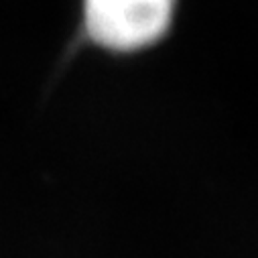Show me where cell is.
<instances>
[{"mask_svg":"<svg viewBox=\"0 0 258 258\" xmlns=\"http://www.w3.org/2000/svg\"><path fill=\"white\" fill-rule=\"evenodd\" d=\"M177 0H84V31L100 49L137 53L159 43Z\"/></svg>","mask_w":258,"mask_h":258,"instance_id":"obj_1","label":"cell"}]
</instances>
